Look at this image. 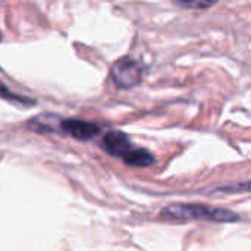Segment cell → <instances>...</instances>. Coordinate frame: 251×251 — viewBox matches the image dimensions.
I'll return each instance as SVG.
<instances>
[{
    "mask_svg": "<svg viewBox=\"0 0 251 251\" xmlns=\"http://www.w3.org/2000/svg\"><path fill=\"white\" fill-rule=\"evenodd\" d=\"M160 216L168 221H210V222H237L240 216L231 210L210 207L204 204L176 203L165 207Z\"/></svg>",
    "mask_w": 251,
    "mask_h": 251,
    "instance_id": "1",
    "label": "cell"
},
{
    "mask_svg": "<svg viewBox=\"0 0 251 251\" xmlns=\"http://www.w3.org/2000/svg\"><path fill=\"white\" fill-rule=\"evenodd\" d=\"M110 76L118 88L129 90L137 87L143 81L144 68L138 60L125 56L112 65Z\"/></svg>",
    "mask_w": 251,
    "mask_h": 251,
    "instance_id": "2",
    "label": "cell"
},
{
    "mask_svg": "<svg viewBox=\"0 0 251 251\" xmlns=\"http://www.w3.org/2000/svg\"><path fill=\"white\" fill-rule=\"evenodd\" d=\"M100 146L107 154H110L113 157H119L122 160L135 147L132 144L131 138L122 131H107L103 135Z\"/></svg>",
    "mask_w": 251,
    "mask_h": 251,
    "instance_id": "3",
    "label": "cell"
},
{
    "mask_svg": "<svg viewBox=\"0 0 251 251\" xmlns=\"http://www.w3.org/2000/svg\"><path fill=\"white\" fill-rule=\"evenodd\" d=\"M60 132L78 141H90L100 134V126L94 122L82 119H62Z\"/></svg>",
    "mask_w": 251,
    "mask_h": 251,
    "instance_id": "4",
    "label": "cell"
},
{
    "mask_svg": "<svg viewBox=\"0 0 251 251\" xmlns=\"http://www.w3.org/2000/svg\"><path fill=\"white\" fill-rule=\"evenodd\" d=\"M124 163L132 168H149L156 163V157L147 150L141 147H134L125 157Z\"/></svg>",
    "mask_w": 251,
    "mask_h": 251,
    "instance_id": "5",
    "label": "cell"
},
{
    "mask_svg": "<svg viewBox=\"0 0 251 251\" xmlns=\"http://www.w3.org/2000/svg\"><path fill=\"white\" fill-rule=\"evenodd\" d=\"M60 124L62 119L54 115H38L28 122V126L37 132H54L60 131Z\"/></svg>",
    "mask_w": 251,
    "mask_h": 251,
    "instance_id": "6",
    "label": "cell"
},
{
    "mask_svg": "<svg viewBox=\"0 0 251 251\" xmlns=\"http://www.w3.org/2000/svg\"><path fill=\"white\" fill-rule=\"evenodd\" d=\"M1 97H3L4 100L19 101V103H22V104H34V100H29V99H26V97H21V96H16L15 93H10L4 84H3V87H1Z\"/></svg>",
    "mask_w": 251,
    "mask_h": 251,
    "instance_id": "7",
    "label": "cell"
},
{
    "mask_svg": "<svg viewBox=\"0 0 251 251\" xmlns=\"http://www.w3.org/2000/svg\"><path fill=\"white\" fill-rule=\"evenodd\" d=\"M175 4L185 9H207L215 6L213 1H175Z\"/></svg>",
    "mask_w": 251,
    "mask_h": 251,
    "instance_id": "8",
    "label": "cell"
},
{
    "mask_svg": "<svg viewBox=\"0 0 251 251\" xmlns=\"http://www.w3.org/2000/svg\"><path fill=\"white\" fill-rule=\"evenodd\" d=\"M221 191H225V193H241V191H250L251 193V182L238 184V185H234V187H225V188H221Z\"/></svg>",
    "mask_w": 251,
    "mask_h": 251,
    "instance_id": "9",
    "label": "cell"
}]
</instances>
